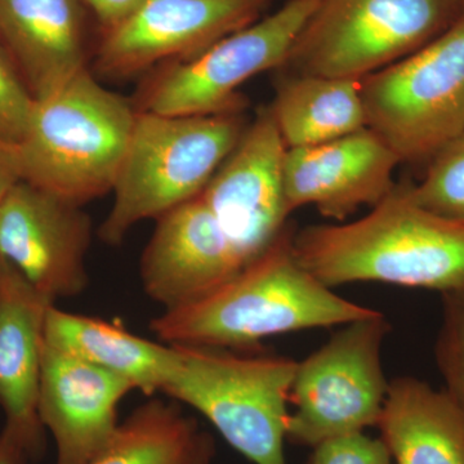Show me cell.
<instances>
[{
    "mask_svg": "<svg viewBox=\"0 0 464 464\" xmlns=\"http://www.w3.org/2000/svg\"><path fill=\"white\" fill-rule=\"evenodd\" d=\"M288 225L261 255L218 288L150 323L168 344L258 350L273 335L333 328L374 315L313 276L295 256Z\"/></svg>",
    "mask_w": 464,
    "mask_h": 464,
    "instance_id": "obj_1",
    "label": "cell"
},
{
    "mask_svg": "<svg viewBox=\"0 0 464 464\" xmlns=\"http://www.w3.org/2000/svg\"><path fill=\"white\" fill-rule=\"evenodd\" d=\"M295 256L328 288L384 283L435 290L464 288V226L418 206L406 185L350 224L295 231Z\"/></svg>",
    "mask_w": 464,
    "mask_h": 464,
    "instance_id": "obj_2",
    "label": "cell"
},
{
    "mask_svg": "<svg viewBox=\"0 0 464 464\" xmlns=\"http://www.w3.org/2000/svg\"><path fill=\"white\" fill-rule=\"evenodd\" d=\"M137 110L87 67L36 100L23 142L21 176L43 190L84 207L114 188Z\"/></svg>",
    "mask_w": 464,
    "mask_h": 464,
    "instance_id": "obj_3",
    "label": "cell"
},
{
    "mask_svg": "<svg viewBox=\"0 0 464 464\" xmlns=\"http://www.w3.org/2000/svg\"><path fill=\"white\" fill-rule=\"evenodd\" d=\"M248 123L244 112L173 116L137 111L112 188L114 203L97 230L100 239L121 246L140 222L158 219L200 195Z\"/></svg>",
    "mask_w": 464,
    "mask_h": 464,
    "instance_id": "obj_4",
    "label": "cell"
},
{
    "mask_svg": "<svg viewBox=\"0 0 464 464\" xmlns=\"http://www.w3.org/2000/svg\"><path fill=\"white\" fill-rule=\"evenodd\" d=\"M174 346L179 359L161 393L203 414L250 462L286 464L284 441L298 362L261 348Z\"/></svg>",
    "mask_w": 464,
    "mask_h": 464,
    "instance_id": "obj_5",
    "label": "cell"
},
{
    "mask_svg": "<svg viewBox=\"0 0 464 464\" xmlns=\"http://www.w3.org/2000/svg\"><path fill=\"white\" fill-rule=\"evenodd\" d=\"M462 17L458 0H317L276 72L362 81Z\"/></svg>",
    "mask_w": 464,
    "mask_h": 464,
    "instance_id": "obj_6",
    "label": "cell"
},
{
    "mask_svg": "<svg viewBox=\"0 0 464 464\" xmlns=\"http://www.w3.org/2000/svg\"><path fill=\"white\" fill-rule=\"evenodd\" d=\"M366 125L401 163L426 164L464 132V16L438 38L362 81Z\"/></svg>",
    "mask_w": 464,
    "mask_h": 464,
    "instance_id": "obj_7",
    "label": "cell"
},
{
    "mask_svg": "<svg viewBox=\"0 0 464 464\" xmlns=\"http://www.w3.org/2000/svg\"><path fill=\"white\" fill-rule=\"evenodd\" d=\"M316 3L286 0L200 56L152 70L132 100L134 109L173 116L246 112L249 101L239 88L253 76L282 69Z\"/></svg>",
    "mask_w": 464,
    "mask_h": 464,
    "instance_id": "obj_8",
    "label": "cell"
},
{
    "mask_svg": "<svg viewBox=\"0 0 464 464\" xmlns=\"http://www.w3.org/2000/svg\"><path fill=\"white\" fill-rule=\"evenodd\" d=\"M391 332L383 314L342 325L298 362L286 438L316 447L325 440L377 426L389 392L382 347Z\"/></svg>",
    "mask_w": 464,
    "mask_h": 464,
    "instance_id": "obj_9",
    "label": "cell"
},
{
    "mask_svg": "<svg viewBox=\"0 0 464 464\" xmlns=\"http://www.w3.org/2000/svg\"><path fill=\"white\" fill-rule=\"evenodd\" d=\"M274 0H148L121 25L101 33L93 74L130 79L200 56L252 25Z\"/></svg>",
    "mask_w": 464,
    "mask_h": 464,
    "instance_id": "obj_10",
    "label": "cell"
},
{
    "mask_svg": "<svg viewBox=\"0 0 464 464\" xmlns=\"http://www.w3.org/2000/svg\"><path fill=\"white\" fill-rule=\"evenodd\" d=\"M92 239L83 207L33 183L20 179L0 201V258L52 304L88 288Z\"/></svg>",
    "mask_w": 464,
    "mask_h": 464,
    "instance_id": "obj_11",
    "label": "cell"
},
{
    "mask_svg": "<svg viewBox=\"0 0 464 464\" xmlns=\"http://www.w3.org/2000/svg\"><path fill=\"white\" fill-rule=\"evenodd\" d=\"M286 150L270 105L261 106L200 194L246 264L288 227Z\"/></svg>",
    "mask_w": 464,
    "mask_h": 464,
    "instance_id": "obj_12",
    "label": "cell"
},
{
    "mask_svg": "<svg viewBox=\"0 0 464 464\" xmlns=\"http://www.w3.org/2000/svg\"><path fill=\"white\" fill-rule=\"evenodd\" d=\"M155 221L140 259V279L163 311L198 301L246 265L201 195Z\"/></svg>",
    "mask_w": 464,
    "mask_h": 464,
    "instance_id": "obj_13",
    "label": "cell"
},
{
    "mask_svg": "<svg viewBox=\"0 0 464 464\" xmlns=\"http://www.w3.org/2000/svg\"><path fill=\"white\" fill-rule=\"evenodd\" d=\"M395 151L369 127L341 139L286 150L284 185L290 213L314 206L344 221L360 207H375L395 188Z\"/></svg>",
    "mask_w": 464,
    "mask_h": 464,
    "instance_id": "obj_14",
    "label": "cell"
},
{
    "mask_svg": "<svg viewBox=\"0 0 464 464\" xmlns=\"http://www.w3.org/2000/svg\"><path fill=\"white\" fill-rule=\"evenodd\" d=\"M134 387L44 340L38 415L56 445V464H90L119 426L118 408Z\"/></svg>",
    "mask_w": 464,
    "mask_h": 464,
    "instance_id": "obj_15",
    "label": "cell"
},
{
    "mask_svg": "<svg viewBox=\"0 0 464 464\" xmlns=\"http://www.w3.org/2000/svg\"><path fill=\"white\" fill-rule=\"evenodd\" d=\"M51 301L16 268L0 258V408L3 429L21 442L30 459L41 457L45 430L38 415L45 319Z\"/></svg>",
    "mask_w": 464,
    "mask_h": 464,
    "instance_id": "obj_16",
    "label": "cell"
},
{
    "mask_svg": "<svg viewBox=\"0 0 464 464\" xmlns=\"http://www.w3.org/2000/svg\"><path fill=\"white\" fill-rule=\"evenodd\" d=\"M84 0H0V45L35 100L87 69Z\"/></svg>",
    "mask_w": 464,
    "mask_h": 464,
    "instance_id": "obj_17",
    "label": "cell"
},
{
    "mask_svg": "<svg viewBox=\"0 0 464 464\" xmlns=\"http://www.w3.org/2000/svg\"><path fill=\"white\" fill-rule=\"evenodd\" d=\"M44 340L51 346L118 375L152 398L163 391L179 359L174 344L133 334L121 324L67 313L52 304Z\"/></svg>",
    "mask_w": 464,
    "mask_h": 464,
    "instance_id": "obj_18",
    "label": "cell"
},
{
    "mask_svg": "<svg viewBox=\"0 0 464 464\" xmlns=\"http://www.w3.org/2000/svg\"><path fill=\"white\" fill-rule=\"evenodd\" d=\"M377 426L395 464H464L463 411L426 381H391Z\"/></svg>",
    "mask_w": 464,
    "mask_h": 464,
    "instance_id": "obj_19",
    "label": "cell"
},
{
    "mask_svg": "<svg viewBox=\"0 0 464 464\" xmlns=\"http://www.w3.org/2000/svg\"><path fill=\"white\" fill-rule=\"evenodd\" d=\"M270 105L286 148L341 139L366 125L362 81L276 72Z\"/></svg>",
    "mask_w": 464,
    "mask_h": 464,
    "instance_id": "obj_20",
    "label": "cell"
},
{
    "mask_svg": "<svg viewBox=\"0 0 464 464\" xmlns=\"http://www.w3.org/2000/svg\"><path fill=\"white\" fill-rule=\"evenodd\" d=\"M213 440L181 404L151 398L134 409L90 464H210Z\"/></svg>",
    "mask_w": 464,
    "mask_h": 464,
    "instance_id": "obj_21",
    "label": "cell"
},
{
    "mask_svg": "<svg viewBox=\"0 0 464 464\" xmlns=\"http://www.w3.org/2000/svg\"><path fill=\"white\" fill-rule=\"evenodd\" d=\"M417 185H406L418 206L453 224L464 226V132L445 143L427 161Z\"/></svg>",
    "mask_w": 464,
    "mask_h": 464,
    "instance_id": "obj_22",
    "label": "cell"
},
{
    "mask_svg": "<svg viewBox=\"0 0 464 464\" xmlns=\"http://www.w3.org/2000/svg\"><path fill=\"white\" fill-rule=\"evenodd\" d=\"M435 360L449 396L464 414V288L444 293Z\"/></svg>",
    "mask_w": 464,
    "mask_h": 464,
    "instance_id": "obj_23",
    "label": "cell"
},
{
    "mask_svg": "<svg viewBox=\"0 0 464 464\" xmlns=\"http://www.w3.org/2000/svg\"><path fill=\"white\" fill-rule=\"evenodd\" d=\"M35 97L14 61L0 45V140L18 146L25 137Z\"/></svg>",
    "mask_w": 464,
    "mask_h": 464,
    "instance_id": "obj_24",
    "label": "cell"
},
{
    "mask_svg": "<svg viewBox=\"0 0 464 464\" xmlns=\"http://www.w3.org/2000/svg\"><path fill=\"white\" fill-rule=\"evenodd\" d=\"M308 464H393V460L383 440L355 432L317 444Z\"/></svg>",
    "mask_w": 464,
    "mask_h": 464,
    "instance_id": "obj_25",
    "label": "cell"
},
{
    "mask_svg": "<svg viewBox=\"0 0 464 464\" xmlns=\"http://www.w3.org/2000/svg\"><path fill=\"white\" fill-rule=\"evenodd\" d=\"M146 2L148 0H84L88 11L99 21L101 33L123 24Z\"/></svg>",
    "mask_w": 464,
    "mask_h": 464,
    "instance_id": "obj_26",
    "label": "cell"
},
{
    "mask_svg": "<svg viewBox=\"0 0 464 464\" xmlns=\"http://www.w3.org/2000/svg\"><path fill=\"white\" fill-rule=\"evenodd\" d=\"M20 179H23V176L17 146L0 140V201Z\"/></svg>",
    "mask_w": 464,
    "mask_h": 464,
    "instance_id": "obj_27",
    "label": "cell"
},
{
    "mask_svg": "<svg viewBox=\"0 0 464 464\" xmlns=\"http://www.w3.org/2000/svg\"><path fill=\"white\" fill-rule=\"evenodd\" d=\"M30 459L25 448L11 432H0V464H26Z\"/></svg>",
    "mask_w": 464,
    "mask_h": 464,
    "instance_id": "obj_28",
    "label": "cell"
},
{
    "mask_svg": "<svg viewBox=\"0 0 464 464\" xmlns=\"http://www.w3.org/2000/svg\"><path fill=\"white\" fill-rule=\"evenodd\" d=\"M458 2H459L460 7H462L463 16H464V0H458Z\"/></svg>",
    "mask_w": 464,
    "mask_h": 464,
    "instance_id": "obj_29",
    "label": "cell"
}]
</instances>
